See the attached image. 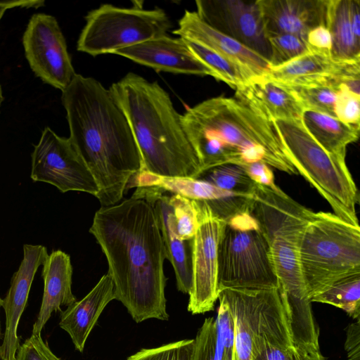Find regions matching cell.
Returning a JSON list of instances; mask_svg holds the SVG:
<instances>
[{
    "instance_id": "1",
    "label": "cell",
    "mask_w": 360,
    "mask_h": 360,
    "mask_svg": "<svg viewBox=\"0 0 360 360\" xmlns=\"http://www.w3.org/2000/svg\"><path fill=\"white\" fill-rule=\"evenodd\" d=\"M89 232L106 257L115 299L134 321L168 320L163 270L166 255L153 205L131 197L101 207Z\"/></svg>"
},
{
    "instance_id": "2",
    "label": "cell",
    "mask_w": 360,
    "mask_h": 360,
    "mask_svg": "<svg viewBox=\"0 0 360 360\" xmlns=\"http://www.w3.org/2000/svg\"><path fill=\"white\" fill-rule=\"evenodd\" d=\"M68 137L94 175L101 207L122 198L142 168L141 154L124 112L110 89L76 74L62 91Z\"/></svg>"
},
{
    "instance_id": "3",
    "label": "cell",
    "mask_w": 360,
    "mask_h": 360,
    "mask_svg": "<svg viewBox=\"0 0 360 360\" xmlns=\"http://www.w3.org/2000/svg\"><path fill=\"white\" fill-rule=\"evenodd\" d=\"M181 120L202 173L224 164L263 161L288 174H298L275 122L236 98L205 100L188 108Z\"/></svg>"
},
{
    "instance_id": "4",
    "label": "cell",
    "mask_w": 360,
    "mask_h": 360,
    "mask_svg": "<svg viewBox=\"0 0 360 360\" xmlns=\"http://www.w3.org/2000/svg\"><path fill=\"white\" fill-rule=\"evenodd\" d=\"M110 89L129 122L141 157L140 172L162 177L200 175L201 163L185 132L181 115L158 82L129 72Z\"/></svg>"
},
{
    "instance_id": "5",
    "label": "cell",
    "mask_w": 360,
    "mask_h": 360,
    "mask_svg": "<svg viewBox=\"0 0 360 360\" xmlns=\"http://www.w3.org/2000/svg\"><path fill=\"white\" fill-rule=\"evenodd\" d=\"M249 212L269 245V255L292 327L304 328L314 321L302 274L299 244L303 229L314 212L299 204L280 188L255 184Z\"/></svg>"
},
{
    "instance_id": "6",
    "label": "cell",
    "mask_w": 360,
    "mask_h": 360,
    "mask_svg": "<svg viewBox=\"0 0 360 360\" xmlns=\"http://www.w3.org/2000/svg\"><path fill=\"white\" fill-rule=\"evenodd\" d=\"M299 259L309 300L360 272V226L334 213L314 212L302 230Z\"/></svg>"
},
{
    "instance_id": "7",
    "label": "cell",
    "mask_w": 360,
    "mask_h": 360,
    "mask_svg": "<svg viewBox=\"0 0 360 360\" xmlns=\"http://www.w3.org/2000/svg\"><path fill=\"white\" fill-rule=\"evenodd\" d=\"M275 124L298 174L328 201L333 213L358 225L356 205L359 195L345 156L323 149L300 120H276Z\"/></svg>"
},
{
    "instance_id": "8",
    "label": "cell",
    "mask_w": 360,
    "mask_h": 360,
    "mask_svg": "<svg viewBox=\"0 0 360 360\" xmlns=\"http://www.w3.org/2000/svg\"><path fill=\"white\" fill-rule=\"evenodd\" d=\"M279 288L268 243L249 209L226 221L218 249V294Z\"/></svg>"
},
{
    "instance_id": "9",
    "label": "cell",
    "mask_w": 360,
    "mask_h": 360,
    "mask_svg": "<svg viewBox=\"0 0 360 360\" xmlns=\"http://www.w3.org/2000/svg\"><path fill=\"white\" fill-rule=\"evenodd\" d=\"M77 43L79 51L91 56L113 53L125 47L165 35L172 24L162 9L136 6L120 8L103 4L85 17Z\"/></svg>"
},
{
    "instance_id": "10",
    "label": "cell",
    "mask_w": 360,
    "mask_h": 360,
    "mask_svg": "<svg viewBox=\"0 0 360 360\" xmlns=\"http://www.w3.org/2000/svg\"><path fill=\"white\" fill-rule=\"evenodd\" d=\"M193 202L198 225L191 240L192 285L187 309L199 314L212 310L218 300V249L226 222L206 202Z\"/></svg>"
},
{
    "instance_id": "11",
    "label": "cell",
    "mask_w": 360,
    "mask_h": 360,
    "mask_svg": "<svg viewBox=\"0 0 360 360\" xmlns=\"http://www.w3.org/2000/svg\"><path fill=\"white\" fill-rule=\"evenodd\" d=\"M31 179L56 186L62 193L81 191L96 197V179L69 138L46 127L31 155Z\"/></svg>"
},
{
    "instance_id": "12",
    "label": "cell",
    "mask_w": 360,
    "mask_h": 360,
    "mask_svg": "<svg viewBox=\"0 0 360 360\" xmlns=\"http://www.w3.org/2000/svg\"><path fill=\"white\" fill-rule=\"evenodd\" d=\"M25 58L34 74L63 91L76 75L65 37L53 15L35 13L22 36Z\"/></svg>"
},
{
    "instance_id": "13",
    "label": "cell",
    "mask_w": 360,
    "mask_h": 360,
    "mask_svg": "<svg viewBox=\"0 0 360 360\" xmlns=\"http://www.w3.org/2000/svg\"><path fill=\"white\" fill-rule=\"evenodd\" d=\"M199 18L269 61L271 49L258 0H198Z\"/></svg>"
},
{
    "instance_id": "14",
    "label": "cell",
    "mask_w": 360,
    "mask_h": 360,
    "mask_svg": "<svg viewBox=\"0 0 360 360\" xmlns=\"http://www.w3.org/2000/svg\"><path fill=\"white\" fill-rule=\"evenodd\" d=\"M264 76L281 84H333L351 90L360 81V61H336L330 56L311 51L270 69Z\"/></svg>"
},
{
    "instance_id": "15",
    "label": "cell",
    "mask_w": 360,
    "mask_h": 360,
    "mask_svg": "<svg viewBox=\"0 0 360 360\" xmlns=\"http://www.w3.org/2000/svg\"><path fill=\"white\" fill-rule=\"evenodd\" d=\"M48 256L47 249L43 245H23V258L18 271L11 278L6 297L2 300V307L6 314V329L0 345L2 360H15L20 346L17 335L18 323L26 307L36 272L44 264Z\"/></svg>"
},
{
    "instance_id": "16",
    "label": "cell",
    "mask_w": 360,
    "mask_h": 360,
    "mask_svg": "<svg viewBox=\"0 0 360 360\" xmlns=\"http://www.w3.org/2000/svg\"><path fill=\"white\" fill-rule=\"evenodd\" d=\"M157 72L210 75V70L191 52L184 40L167 34L120 49L113 53Z\"/></svg>"
},
{
    "instance_id": "17",
    "label": "cell",
    "mask_w": 360,
    "mask_h": 360,
    "mask_svg": "<svg viewBox=\"0 0 360 360\" xmlns=\"http://www.w3.org/2000/svg\"><path fill=\"white\" fill-rule=\"evenodd\" d=\"M268 37L290 34L306 41L314 28L327 27L330 0H258Z\"/></svg>"
},
{
    "instance_id": "18",
    "label": "cell",
    "mask_w": 360,
    "mask_h": 360,
    "mask_svg": "<svg viewBox=\"0 0 360 360\" xmlns=\"http://www.w3.org/2000/svg\"><path fill=\"white\" fill-rule=\"evenodd\" d=\"M179 37L197 41L250 70L256 77L270 70L267 60L233 38L203 22L195 11H185L173 31Z\"/></svg>"
},
{
    "instance_id": "19",
    "label": "cell",
    "mask_w": 360,
    "mask_h": 360,
    "mask_svg": "<svg viewBox=\"0 0 360 360\" xmlns=\"http://www.w3.org/2000/svg\"><path fill=\"white\" fill-rule=\"evenodd\" d=\"M264 290L225 289L218 298L228 305L235 323L233 360H254Z\"/></svg>"
},
{
    "instance_id": "20",
    "label": "cell",
    "mask_w": 360,
    "mask_h": 360,
    "mask_svg": "<svg viewBox=\"0 0 360 360\" xmlns=\"http://www.w3.org/2000/svg\"><path fill=\"white\" fill-rule=\"evenodd\" d=\"M238 99L269 120H300L304 108L295 96L264 76L252 79L236 91Z\"/></svg>"
},
{
    "instance_id": "21",
    "label": "cell",
    "mask_w": 360,
    "mask_h": 360,
    "mask_svg": "<svg viewBox=\"0 0 360 360\" xmlns=\"http://www.w3.org/2000/svg\"><path fill=\"white\" fill-rule=\"evenodd\" d=\"M112 300H115L114 284L111 276L106 274L85 297L61 312L59 326L69 334L79 352H83L90 333Z\"/></svg>"
},
{
    "instance_id": "22",
    "label": "cell",
    "mask_w": 360,
    "mask_h": 360,
    "mask_svg": "<svg viewBox=\"0 0 360 360\" xmlns=\"http://www.w3.org/2000/svg\"><path fill=\"white\" fill-rule=\"evenodd\" d=\"M44 292L39 312L32 333L40 334L53 312L77 301L72 291V266L69 255L54 250L42 265Z\"/></svg>"
},
{
    "instance_id": "23",
    "label": "cell",
    "mask_w": 360,
    "mask_h": 360,
    "mask_svg": "<svg viewBox=\"0 0 360 360\" xmlns=\"http://www.w3.org/2000/svg\"><path fill=\"white\" fill-rule=\"evenodd\" d=\"M150 203L156 214L164 243L166 258L172 264L177 289L189 293L192 285L191 240H183L178 236L172 208L168 195H151L143 198Z\"/></svg>"
},
{
    "instance_id": "24",
    "label": "cell",
    "mask_w": 360,
    "mask_h": 360,
    "mask_svg": "<svg viewBox=\"0 0 360 360\" xmlns=\"http://www.w3.org/2000/svg\"><path fill=\"white\" fill-rule=\"evenodd\" d=\"M301 122L311 137L333 155L346 156L347 146L359 139L360 125L347 124L322 112L304 110Z\"/></svg>"
},
{
    "instance_id": "25",
    "label": "cell",
    "mask_w": 360,
    "mask_h": 360,
    "mask_svg": "<svg viewBox=\"0 0 360 360\" xmlns=\"http://www.w3.org/2000/svg\"><path fill=\"white\" fill-rule=\"evenodd\" d=\"M327 27L332 41L331 58L336 61H360V40L350 20V0H330Z\"/></svg>"
},
{
    "instance_id": "26",
    "label": "cell",
    "mask_w": 360,
    "mask_h": 360,
    "mask_svg": "<svg viewBox=\"0 0 360 360\" xmlns=\"http://www.w3.org/2000/svg\"><path fill=\"white\" fill-rule=\"evenodd\" d=\"M182 39L193 55L210 70L212 77L224 82L236 91L257 77L236 61L197 41Z\"/></svg>"
},
{
    "instance_id": "27",
    "label": "cell",
    "mask_w": 360,
    "mask_h": 360,
    "mask_svg": "<svg viewBox=\"0 0 360 360\" xmlns=\"http://www.w3.org/2000/svg\"><path fill=\"white\" fill-rule=\"evenodd\" d=\"M328 304L345 311L349 316L360 317V272L343 277L311 299Z\"/></svg>"
},
{
    "instance_id": "28",
    "label": "cell",
    "mask_w": 360,
    "mask_h": 360,
    "mask_svg": "<svg viewBox=\"0 0 360 360\" xmlns=\"http://www.w3.org/2000/svg\"><path fill=\"white\" fill-rule=\"evenodd\" d=\"M278 84L295 96L304 110L316 111L335 117V101L338 93L342 88L332 84Z\"/></svg>"
},
{
    "instance_id": "29",
    "label": "cell",
    "mask_w": 360,
    "mask_h": 360,
    "mask_svg": "<svg viewBox=\"0 0 360 360\" xmlns=\"http://www.w3.org/2000/svg\"><path fill=\"white\" fill-rule=\"evenodd\" d=\"M197 179L208 182L219 188L236 194L248 195L255 184L243 167L236 164L221 165L203 172Z\"/></svg>"
},
{
    "instance_id": "30",
    "label": "cell",
    "mask_w": 360,
    "mask_h": 360,
    "mask_svg": "<svg viewBox=\"0 0 360 360\" xmlns=\"http://www.w3.org/2000/svg\"><path fill=\"white\" fill-rule=\"evenodd\" d=\"M268 39L271 49L270 69L281 67L311 51L306 41L294 34H278Z\"/></svg>"
},
{
    "instance_id": "31",
    "label": "cell",
    "mask_w": 360,
    "mask_h": 360,
    "mask_svg": "<svg viewBox=\"0 0 360 360\" xmlns=\"http://www.w3.org/2000/svg\"><path fill=\"white\" fill-rule=\"evenodd\" d=\"M176 227L178 236L183 240H191L195 233L197 213L193 200L179 194L168 196Z\"/></svg>"
},
{
    "instance_id": "32",
    "label": "cell",
    "mask_w": 360,
    "mask_h": 360,
    "mask_svg": "<svg viewBox=\"0 0 360 360\" xmlns=\"http://www.w3.org/2000/svg\"><path fill=\"white\" fill-rule=\"evenodd\" d=\"M194 339L182 340L158 347L142 349L127 360H191Z\"/></svg>"
},
{
    "instance_id": "33",
    "label": "cell",
    "mask_w": 360,
    "mask_h": 360,
    "mask_svg": "<svg viewBox=\"0 0 360 360\" xmlns=\"http://www.w3.org/2000/svg\"><path fill=\"white\" fill-rule=\"evenodd\" d=\"M216 319L218 330L219 360H233L235 323L227 304L220 298Z\"/></svg>"
},
{
    "instance_id": "34",
    "label": "cell",
    "mask_w": 360,
    "mask_h": 360,
    "mask_svg": "<svg viewBox=\"0 0 360 360\" xmlns=\"http://www.w3.org/2000/svg\"><path fill=\"white\" fill-rule=\"evenodd\" d=\"M218 330L216 320L206 319L194 339L191 360H216Z\"/></svg>"
},
{
    "instance_id": "35",
    "label": "cell",
    "mask_w": 360,
    "mask_h": 360,
    "mask_svg": "<svg viewBox=\"0 0 360 360\" xmlns=\"http://www.w3.org/2000/svg\"><path fill=\"white\" fill-rule=\"evenodd\" d=\"M335 115L345 123L360 125V96L342 88L337 95Z\"/></svg>"
},
{
    "instance_id": "36",
    "label": "cell",
    "mask_w": 360,
    "mask_h": 360,
    "mask_svg": "<svg viewBox=\"0 0 360 360\" xmlns=\"http://www.w3.org/2000/svg\"><path fill=\"white\" fill-rule=\"evenodd\" d=\"M15 360H62L43 340L41 333L32 334L18 348Z\"/></svg>"
},
{
    "instance_id": "37",
    "label": "cell",
    "mask_w": 360,
    "mask_h": 360,
    "mask_svg": "<svg viewBox=\"0 0 360 360\" xmlns=\"http://www.w3.org/2000/svg\"><path fill=\"white\" fill-rule=\"evenodd\" d=\"M248 176L256 184L274 190L279 188L274 183V174L269 166L263 161L241 165Z\"/></svg>"
},
{
    "instance_id": "38",
    "label": "cell",
    "mask_w": 360,
    "mask_h": 360,
    "mask_svg": "<svg viewBox=\"0 0 360 360\" xmlns=\"http://www.w3.org/2000/svg\"><path fill=\"white\" fill-rule=\"evenodd\" d=\"M306 42L311 51L330 56L332 41L326 26L320 25L311 30L307 36Z\"/></svg>"
},
{
    "instance_id": "39",
    "label": "cell",
    "mask_w": 360,
    "mask_h": 360,
    "mask_svg": "<svg viewBox=\"0 0 360 360\" xmlns=\"http://www.w3.org/2000/svg\"><path fill=\"white\" fill-rule=\"evenodd\" d=\"M360 319L349 324L347 329L345 349L348 360H360Z\"/></svg>"
},
{
    "instance_id": "40",
    "label": "cell",
    "mask_w": 360,
    "mask_h": 360,
    "mask_svg": "<svg viewBox=\"0 0 360 360\" xmlns=\"http://www.w3.org/2000/svg\"><path fill=\"white\" fill-rule=\"evenodd\" d=\"M45 2L39 0H12L0 1V20L8 9L13 8H37L44 6Z\"/></svg>"
},
{
    "instance_id": "41",
    "label": "cell",
    "mask_w": 360,
    "mask_h": 360,
    "mask_svg": "<svg viewBox=\"0 0 360 360\" xmlns=\"http://www.w3.org/2000/svg\"><path fill=\"white\" fill-rule=\"evenodd\" d=\"M350 20L355 37L360 40V1L350 0Z\"/></svg>"
},
{
    "instance_id": "42",
    "label": "cell",
    "mask_w": 360,
    "mask_h": 360,
    "mask_svg": "<svg viewBox=\"0 0 360 360\" xmlns=\"http://www.w3.org/2000/svg\"><path fill=\"white\" fill-rule=\"evenodd\" d=\"M303 360H326L320 350L304 354Z\"/></svg>"
},
{
    "instance_id": "43",
    "label": "cell",
    "mask_w": 360,
    "mask_h": 360,
    "mask_svg": "<svg viewBox=\"0 0 360 360\" xmlns=\"http://www.w3.org/2000/svg\"><path fill=\"white\" fill-rule=\"evenodd\" d=\"M2 307V299L0 297V309ZM1 335V321H0V337Z\"/></svg>"
}]
</instances>
